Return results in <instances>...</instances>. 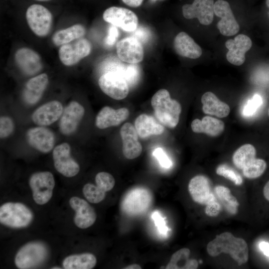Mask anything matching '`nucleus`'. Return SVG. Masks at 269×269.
<instances>
[{
  "mask_svg": "<svg viewBox=\"0 0 269 269\" xmlns=\"http://www.w3.org/2000/svg\"><path fill=\"white\" fill-rule=\"evenodd\" d=\"M207 251L211 257L217 256L222 253L228 254L239 266L248 260L249 250L246 242L243 239L234 237L230 232L217 235L208 244Z\"/></svg>",
  "mask_w": 269,
  "mask_h": 269,
  "instance_id": "obj_1",
  "label": "nucleus"
},
{
  "mask_svg": "<svg viewBox=\"0 0 269 269\" xmlns=\"http://www.w3.org/2000/svg\"><path fill=\"white\" fill-rule=\"evenodd\" d=\"M151 104L155 117L161 124L169 128L177 125L181 106L178 101L171 98L167 90L157 91L151 98Z\"/></svg>",
  "mask_w": 269,
  "mask_h": 269,
  "instance_id": "obj_2",
  "label": "nucleus"
},
{
  "mask_svg": "<svg viewBox=\"0 0 269 269\" xmlns=\"http://www.w3.org/2000/svg\"><path fill=\"white\" fill-rule=\"evenodd\" d=\"M33 218L31 210L21 203L6 202L0 207V223L11 228L27 227Z\"/></svg>",
  "mask_w": 269,
  "mask_h": 269,
  "instance_id": "obj_3",
  "label": "nucleus"
},
{
  "mask_svg": "<svg viewBox=\"0 0 269 269\" xmlns=\"http://www.w3.org/2000/svg\"><path fill=\"white\" fill-rule=\"evenodd\" d=\"M152 195L145 188L138 187L127 192L121 203L122 212L129 216H136L145 213L150 207Z\"/></svg>",
  "mask_w": 269,
  "mask_h": 269,
  "instance_id": "obj_4",
  "label": "nucleus"
},
{
  "mask_svg": "<svg viewBox=\"0 0 269 269\" xmlns=\"http://www.w3.org/2000/svg\"><path fill=\"white\" fill-rule=\"evenodd\" d=\"M47 254V247L43 243L30 242L18 250L14 258V263L20 269L34 268L46 259Z\"/></svg>",
  "mask_w": 269,
  "mask_h": 269,
  "instance_id": "obj_5",
  "label": "nucleus"
},
{
  "mask_svg": "<svg viewBox=\"0 0 269 269\" xmlns=\"http://www.w3.org/2000/svg\"><path fill=\"white\" fill-rule=\"evenodd\" d=\"M29 185L34 202L38 205H44L52 196L55 186L54 178L52 173L49 171L36 172L30 177Z\"/></svg>",
  "mask_w": 269,
  "mask_h": 269,
  "instance_id": "obj_6",
  "label": "nucleus"
},
{
  "mask_svg": "<svg viewBox=\"0 0 269 269\" xmlns=\"http://www.w3.org/2000/svg\"><path fill=\"white\" fill-rule=\"evenodd\" d=\"M26 19L29 28L36 35L43 37L49 33L53 17L44 6L38 4L30 5L26 11Z\"/></svg>",
  "mask_w": 269,
  "mask_h": 269,
  "instance_id": "obj_7",
  "label": "nucleus"
},
{
  "mask_svg": "<svg viewBox=\"0 0 269 269\" xmlns=\"http://www.w3.org/2000/svg\"><path fill=\"white\" fill-rule=\"evenodd\" d=\"M56 170L67 177L76 175L80 171L79 164L71 157L70 146L64 142L57 145L52 152Z\"/></svg>",
  "mask_w": 269,
  "mask_h": 269,
  "instance_id": "obj_8",
  "label": "nucleus"
},
{
  "mask_svg": "<svg viewBox=\"0 0 269 269\" xmlns=\"http://www.w3.org/2000/svg\"><path fill=\"white\" fill-rule=\"evenodd\" d=\"M104 20L127 32H133L138 27V17L132 10L124 7L111 6L103 13Z\"/></svg>",
  "mask_w": 269,
  "mask_h": 269,
  "instance_id": "obj_9",
  "label": "nucleus"
},
{
  "mask_svg": "<svg viewBox=\"0 0 269 269\" xmlns=\"http://www.w3.org/2000/svg\"><path fill=\"white\" fill-rule=\"evenodd\" d=\"M98 84L105 94L115 100L125 98L129 92V86L125 79L114 72L102 74L99 79Z\"/></svg>",
  "mask_w": 269,
  "mask_h": 269,
  "instance_id": "obj_10",
  "label": "nucleus"
},
{
  "mask_svg": "<svg viewBox=\"0 0 269 269\" xmlns=\"http://www.w3.org/2000/svg\"><path fill=\"white\" fill-rule=\"evenodd\" d=\"M214 14L221 18L217 26L224 36H233L240 30L230 3L226 0H217L214 3Z\"/></svg>",
  "mask_w": 269,
  "mask_h": 269,
  "instance_id": "obj_11",
  "label": "nucleus"
},
{
  "mask_svg": "<svg viewBox=\"0 0 269 269\" xmlns=\"http://www.w3.org/2000/svg\"><path fill=\"white\" fill-rule=\"evenodd\" d=\"M92 45L85 38H80L73 43L62 45L59 50L58 55L61 62L67 66L76 64L81 59L90 54Z\"/></svg>",
  "mask_w": 269,
  "mask_h": 269,
  "instance_id": "obj_12",
  "label": "nucleus"
},
{
  "mask_svg": "<svg viewBox=\"0 0 269 269\" xmlns=\"http://www.w3.org/2000/svg\"><path fill=\"white\" fill-rule=\"evenodd\" d=\"M214 0H194L182 7L183 16L188 19L197 18L203 25L210 24L214 15Z\"/></svg>",
  "mask_w": 269,
  "mask_h": 269,
  "instance_id": "obj_13",
  "label": "nucleus"
},
{
  "mask_svg": "<svg viewBox=\"0 0 269 269\" xmlns=\"http://www.w3.org/2000/svg\"><path fill=\"white\" fill-rule=\"evenodd\" d=\"M85 114L84 107L76 101H72L63 110L60 118L59 127L65 135L74 133Z\"/></svg>",
  "mask_w": 269,
  "mask_h": 269,
  "instance_id": "obj_14",
  "label": "nucleus"
},
{
  "mask_svg": "<svg viewBox=\"0 0 269 269\" xmlns=\"http://www.w3.org/2000/svg\"><path fill=\"white\" fill-rule=\"evenodd\" d=\"M116 49L119 59L123 62L137 64L143 59L142 43L134 36L127 37L119 41Z\"/></svg>",
  "mask_w": 269,
  "mask_h": 269,
  "instance_id": "obj_15",
  "label": "nucleus"
},
{
  "mask_svg": "<svg viewBox=\"0 0 269 269\" xmlns=\"http://www.w3.org/2000/svg\"><path fill=\"white\" fill-rule=\"evenodd\" d=\"M252 45L250 38L244 34H238L233 39L227 40L225 42V46L228 49L226 53L227 60L234 65H242L246 59L245 54Z\"/></svg>",
  "mask_w": 269,
  "mask_h": 269,
  "instance_id": "obj_16",
  "label": "nucleus"
},
{
  "mask_svg": "<svg viewBox=\"0 0 269 269\" xmlns=\"http://www.w3.org/2000/svg\"><path fill=\"white\" fill-rule=\"evenodd\" d=\"M69 205L75 212L74 222L80 229H86L92 226L97 219L94 209L85 200L77 196L71 197Z\"/></svg>",
  "mask_w": 269,
  "mask_h": 269,
  "instance_id": "obj_17",
  "label": "nucleus"
},
{
  "mask_svg": "<svg viewBox=\"0 0 269 269\" xmlns=\"http://www.w3.org/2000/svg\"><path fill=\"white\" fill-rule=\"evenodd\" d=\"M26 139L31 147L43 153H47L53 149L55 140L53 132L43 126L28 130Z\"/></svg>",
  "mask_w": 269,
  "mask_h": 269,
  "instance_id": "obj_18",
  "label": "nucleus"
},
{
  "mask_svg": "<svg viewBox=\"0 0 269 269\" xmlns=\"http://www.w3.org/2000/svg\"><path fill=\"white\" fill-rule=\"evenodd\" d=\"M14 60L19 69L27 76L36 75L42 68L39 55L32 49L27 47L19 48L16 51Z\"/></svg>",
  "mask_w": 269,
  "mask_h": 269,
  "instance_id": "obj_19",
  "label": "nucleus"
},
{
  "mask_svg": "<svg viewBox=\"0 0 269 269\" xmlns=\"http://www.w3.org/2000/svg\"><path fill=\"white\" fill-rule=\"evenodd\" d=\"M123 142V153L129 159L138 157L142 152V146L138 140V134L135 127L130 123L124 124L120 129Z\"/></svg>",
  "mask_w": 269,
  "mask_h": 269,
  "instance_id": "obj_20",
  "label": "nucleus"
},
{
  "mask_svg": "<svg viewBox=\"0 0 269 269\" xmlns=\"http://www.w3.org/2000/svg\"><path fill=\"white\" fill-rule=\"evenodd\" d=\"M63 110L59 101H52L37 108L32 114V120L38 126H49L60 118Z\"/></svg>",
  "mask_w": 269,
  "mask_h": 269,
  "instance_id": "obj_21",
  "label": "nucleus"
},
{
  "mask_svg": "<svg viewBox=\"0 0 269 269\" xmlns=\"http://www.w3.org/2000/svg\"><path fill=\"white\" fill-rule=\"evenodd\" d=\"M48 84V77L42 73L30 79L22 91V99L28 105L36 104L42 97Z\"/></svg>",
  "mask_w": 269,
  "mask_h": 269,
  "instance_id": "obj_22",
  "label": "nucleus"
},
{
  "mask_svg": "<svg viewBox=\"0 0 269 269\" xmlns=\"http://www.w3.org/2000/svg\"><path fill=\"white\" fill-rule=\"evenodd\" d=\"M188 191L192 199L200 204L206 205L216 198L211 192L209 179L204 175L193 177L189 182Z\"/></svg>",
  "mask_w": 269,
  "mask_h": 269,
  "instance_id": "obj_23",
  "label": "nucleus"
},
{
  "mask_svg": "<svg viewBox=\"0 0 269 269\" xmlns=\"http://www.w3.org/2000/svg\"><path fill=\"white\" fill-rule=\"evenodd\" d=\"M129 115V111L126 108L115 110L109 106H105L97 114L95 125L100 129L117 126L125 121Z\"/></svg>",
  "mask_w": 269,
  "mask_h": 269,
  "instance_id": "obj_24",
  "label": "nucleus"
},
{
  "mask_svg": "<svg viewBox=\"0 0 269 269\" xmlns=\"http://www.w3.org/2000/svg\"><path fill=\"white\" fill-rule=\"evenodd\" d=\"M173 46L176 53L182 57L194 59L199 58L202 53L200 46L185 32H180L176 35Z\"/></svg>",
  "mask_w": 269,
  "mask_h": 269,
  "instance_id": "obj_25",
  "label": "nucleus"
},
{
  "mask_svg": "<svg viewBox=\"0 0 269 269\" xmlns=\"http://www.w3.org/2000/svg\"><path fill=\"white\" fill-rule=\"evenodd\" d=\"M103 67L105 73L114 72L121 75L129 86H133L138 80L139 68L136 64H125L114 59L105 62Z\"/></svg>",
  "mask_w": 269,
  "mask_h": 269,
  "instance_id": "obj_26",
  "label": "nucleus"
},
{
  "mask_svg": "<svg viewBox=\"0 0 269 269\" xmlns=\"http://www.w3.org/2000/svg\"><path fill=\"white\" fill-rule=\"evenodd\" d=\"M134 127L138 136L141 138H146L154 135H160L164 131L162 125L152 116L145 114H142L136 118Z\"/></svg>",
  "mask_w": 269,
  "mask_h": 269,
  "instance_id": "obj_27",
  "label": "nucleus"
},
{
  "mask_svg": "<svg viewBox=\"0 0 269 269\" xmlns=\"http://www.w3.org/2000/svg\"><path fill=\"white\" fill-rule=\"evenodd\" d=\"M201 102L203 105V112L206 114L214 115L222 118L226 117L230 113L229 106L220 101L211 92H207L202 95Z\"/></svg>",
  "mask_w": 269,
  "mask_h": 269,
  "instance_id": "obj_28",
  "label": "nucleus"
},
{
  "mask_svg": "<svg viewBox=\"0 0 269 269\" xmlns=\"http://www.w3.org/2000/svg\"><path fill=\"white\" fill-rule=\"evenodd\" d=\"M191 129L196 133H205L211 136H217L224 131L225 125L220 120L205 116L202 120L198 119L194 120L191 124Z\"/></svg>",
  "mask_w": 269,
  "mask_h": 269,
  "instance_id": "obj_29",
  "label": "nucleus"
},
{
  "mask_svg": "<svg viewBox=\"0 0 269 269\" xmlns=\"http://www.w3.org/2000/svg\"><path fill=\"white\" fill-rule=\"evenodd\" d=\"M97 264L94 255L89 253L71 255L66 257L62 262L65 269H91Z\"/></svg>",
  "mask_w": 269,
  "mask_h": 269,
  "instance_id": "obj_30",
  "label": "nucleus"
},
{
  "mask_svg": "<svg viewBox=\"0 0 269 269\" xmlns=\"http://www.w3.org/2000/svg\"><path fill=\"white\" fill-rule=\"evenodd\" d=\"M86 33L85 28L80 24L57 31L52 36V41L56 46L69 43L74 40L81 38Z\"/></svg>",
  "mask_w": 269,
  "mask_h": 269,
  "instance_id": "obj_31",
  "label": "nucleus"
},
{
  "mask_svg": "<svg viewBox=\"0 0 269 269\" xmlns=\"http://www.w3.org/2000/svg\"><path fill=\"white\" fill-rule=\"evenodd\" d=\"M190 251L182 248L174 253L166 267V269H196L198 263L195 259H189Z\"/></svg>",
  "mask_w": 269,
  "mask_h": 269,
  "instance_id": "obj_32",
  "label": "nucleus"
},
{
  "mask_svg": "<svg viewBox=\"0 0 269 269\" xmlns=\"http://www.w3.org/2000/svg\"><path fill=\"white\" fill-rule=\"evenodd\" d=\"M215 193L225 210L230 214L235 215L238 212L239 205L236 198L231 194L230 189L222 185L215 187Z\"/></svg>",
  "mask_w": 269,
  "mask_h": 269,
  "instance_id": "obj_33",
  "label": "nucleus"
},
{
  "mask_svg": "<svg viewBox=\"0 0 269 269\" xmlns=\"http://www.w3.org/2000/svg\"><path fill=\"white\" fill-rule=\"evenodd\" d=\"M255 147L251 144H245L238 148L233 155V161L238 168L243 169L256 158Z\"/></svg>",
  "mask_w": 269,
  "mask_h": 269,
  "instance_id": "obj_34",
  "label": "nucleus"
},
{
  "mask_svg": "<svg viewBox=\"0 0 269 269\" xmlns=\"http://www.w3.org/2000/svg\"><path fill=\"white\" fill-rule=\"evenodd\" d=\"M266 167L267 163L264 159L256 158L242 169L243 173L247 178H256L263 174Z\"/></svg>",
  "mask_w": 269,
  "mask_h": 269,
  "instance_id": "obj_35",
  "label": "nucleus"
},
{
  "mask_svg": "<svg viewBox=\"0 0 269 269\" xmlns=\"http://www.w3.org/2000/svg\"><path fill=\"white\" fill-rule=\"evenodd\" d=\"M82 192L86 199L90 203H98L106 197V192L96 185L88 183L83 187Z\"/></svg>",
  "mask_w": 269,
  "mask_h": 269,
  "instance_id": "obj_36",
  "label": "nucleus"
},
{
  "mask_svg": "<svg viewBox=\"0 0 269 269\" xmlns=\"http://www.w3.org/2000/svg\"><path fill=\"white\" fill-rule=\"evenodd\" d=\"M96 185L104 191L111 190L115 185L114 177L106 172H100L97 174L95 177Z\"/></svg>",
  "mask_w": 269,
  "mask_h": 269,
  "instance_id": "obj_37",
  "label": "nucleus"
},
{
  "mask_svg": "<svg viewBox=\"0 0 269 269\" xmlns=\"http://www.w3.org/2000/svg\"><path fill=\"white\" fill-rule=\"evenodd\" d=\"M216 173L232 181L236 185L243 183L241 176L235 170L226 164H221L216 169Z\"/></svg>",
  "mask_w": 269,
  "mask_h": 269,
  "instance_id": "obj_38",
  "label": "nucleus"
},
{
  "mask_svg": "<svg viewBox=\"0 0 269 269\" xmlns=\"http://www.w3.org/2000/svg\"><path fill=\"white\" fill-rule=\"evenodd\" d=\"M263 104V99L259 94L254 95L244 106L242 114L244 116L250 117L254 115Z\"/></svg>",
  "mask_w": 269,
  "mask_h": 269,
  "instance_id": "obj_39",
  "label": "nucleus"
},
{
  "mask_svg": "<svg viewBox=\"0 0 269 269\" xmlns=\"http://www.w3.org/2000/svg\"><path fill=\"white\" fill-rule=\"evenodd\" d=\"M14 125L12 119L7 116H1L0 118V137H6L13 132Z\"/></svg>",
  "mask_w": 269,
  "mask_h": 269,
  "instance_id": "obj_40",
  "label": "nucleus"
},
{
  "mask_svg": "<svg viewBox=\"0 0 269 269\" xmlns=\"http://www.w3.org/2000/svg\"><path fill=\"white\" fill-rule=\"evenodd\" d=\"M153 155L158 160L160 164L164 168H169L172 165V162L165 153L161 147H157L154 149Z\"/></svg>",
  "mask_w": 269,
  "mask_h": 269,
  "instance_id": "obj_41",
  "label": "nucleus"
},
{
  "mask_svg": "<svg viewBox=\"0 0 269 269\" xmlns=\"http://www.w3.org/2000/svg\"><path fill=\"white\" fill-rule=\"evenodd\" d=\"M206 205L205 213L208 216H216L221 210V204L216 198L210 201Z\"/></svg>",
  "mask_w": 269,
  "mask_h": 269,
  "instance_id": "obj_42",
  "label": "nucleus"
},
{
  "mask_svg": "<svg viewBox=\"0 0 269 269\" xmlns=\"http://www.w3.org/2000/svg\"><path fill=\"white\" fill-rule=\"evenodd\" d=\"M119 32L117 26L111 24L108 29V35L106 36L105 43L108 46H112L116 42Z\"/></svg>",
  "mask_w": 269,
  "mask_h": 269,
  "instance_id": "obj_43",
  "label": "nucleus"
},
{
  "mask_svg": "<svg viewBox=\"0 0 269 269\" xmlns=\"http://www.w3.org/2000/svg\"><path fill=\"white\" fill-rule=\"evenodd\" d=\"M150 31L146 27L143 26L137 27L133 32L132 36L139 40L141 43H145L150 37Z\"/></svg>",
  "mask_w": 269,
  "mask_h": 269,
  "instance_id": "obj_44",
  "label": "nucleus"
},
{
  "mask_svg": "<svg viewBox=\"0 0 269 269\" xmlns=\"http://www.w3.org/2000/svg\"><path fill=\"white\" fill-rule=\"evenodd\" d=\"M152 218L155 222L159 232L163 234H166L168 228L163 218H162L157 211H155L152 214Z\"/></svg>",
  "mask_w": 269,
  "mask_h": 269,
  "instance_id": "obj_45",
  "label": "nucleus"
},
{
  "mask_svg": "<svg viewBox=\"0 0 269 269\" xmlns=\"http://www.w3.org/2000/svg\"><path fill=\"white\" fill-rule=\"evenodd\" d=\"M127 5L137 7L139 6L142 3L143 0H122Z\"/></svg>",
  "mask_w": 269,
  "mask_h": 269,
  "instance_id": "obj_46",
  "label": "nucleus"
},
{
  "mask_svg": "<svg viewBox=\"0 0 269 269\" xmlns=\"http://www.w3.org/2000/svg\"><path fill=\"white\" fill-rule=\"evenodd\" d=\"M259 247L264 254L269 258V244L268 242L262 241L260 243Z\"/></svg>",
  "mask_w": 269,
  "mask_h": 269,
  "instance_id": "obj_47",
  "label": "nucleus"
},
{
  "mask_svg": "<svg viewBox=\"0 0 269 269\" xmlns=\"http://www.w3.org/2000/svg\"><path fill=\"white\" fill-rule=\"evenodd\" d=\"M263 194L265 198L269 201V180L264 186Z\"/></svg>",
  "mask_w": 269,
  "mask_h": 269,
  "instance_id": "obj_48",
  "label": "nucleus"
},
{
  "mask_svg": "<svg viewBox=\"0 0 269 269\" xmlns=\"http://www.w3.org/2000/svg\"><path fill=\"white\" fill-rule=\"evenodd\" d=\"M124 269H141V267L138 264H134L125 267Z\"/></svg>",
  "mask_w": 269,
  "mask_h": 269,
  "instance_id": "obj_49",
  "label": "nucleus"
},
{
  "mask_svg": "<svg viewBox=\"0 0 269 269\" xmlns=\"http://www.w3.org/2000/svg\"><path fill=\"white\" fill-rule=\"evenodd\" d=\"M266 4L269 9V0H266Z\"/></svg>",
  "mask_w": 269,
  "mask_h": 269,
  "instance_id": "obj_50",
  "label": "nucleus"
},
{
  "mask_svg": "<svg viewBox=\"0 0 269 269\" xmlns=\"http://www.w3.org/2000/svg\"><path fill=\"white\" fill-rule=\"evenodd\" d=\"M51 269H61V268H58V267H56V268L53 267V268H52Z\"/></svg>",
  "mask_w": 269,
  "mask_h": 269,
  "instance_id": "obj_51",
  "label": "nucleus"
},
{
  "mask_svg": "<svg viewBox=\"0 0 269 269\" xmlns=\"http://www.w3.org/2000/svg\"><path fill=\"white\" fill-rule=\"evenodd\" d=\"M36 0L45 1H48V0Z\"/></svg>",
  "mask_w": 269,
  "mask_h": 269,
  "instance_id": "obj_52",
  "label": "nucleus"
},
{
  "mask_svg": "<svg viewBox=\"0 0 269 269\" xmlns=\"http://www.w3.org/2000/svg\"><path fill=\"white\" fill-rule=\"evenodd\" d=\"M268 116L269 117V108L268 109Z\"/></svg>",
  "mask_w": 269,
  "mask_h": 269,
  "instance_id": "obj_53",
  "label": "nucleus"
}]
</instances>
